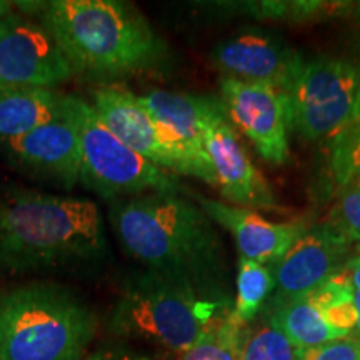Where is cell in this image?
Listing matches in <instances>:
<instances>
[{"mask_svg":"<svg viewBox=\"0 0 360 360\" xmlns=\"http://www.w3.org/2000/svg\"><path fill=\"white\" fill-rule=\"evenodd\" d=\"M109 219L124 250L147 270L225 295L222 238L199 204L180 193H143L110 202Z\"/></svg>","mask_w":360,"mask_h":360,"instance_id":"obj_1","label":"cell"},{"mask_svg":"<svg viewBox=\"0 0 360 360\" xmlns=\"http://www.w3.org/2000/svg\"><path fill=\"white\" fill-rule=\"evenodd\" d=\"M105 254V227L96 202L0 188V276L96 262Z\"/></svg>","mask_w":360,"mask_h":360,"instance_id":"obj_2","label":"cell"},{"mask_svg":"<svg viewBox=\"0 0 360 360\" xmlns=\"http://www.w3.org/2000/svg\"><path fill=\"white\" fill-rule=\"evenodd\" d=\"M42 24L74 74L117 79L154 69L164 60V40L134 6L119 0H53Z\"/></svg>","mask_w":360,"mask_h":360,"instance_id":"obj_3","label":"cell"},{"mask_svg":"<svg viewBox=\"0 0 360 360\" xmlns=\"http://www.w3.org/2000/svg\"><path fill=\"white\" fill-rule=\"evenodd\" d=\"M231 310L227 295L146 270L125 283L112 309L109 327L117 337L148 342L179 355Z\"/></svg>","mask_w":360,"mask_h":360,"instance_id":"obj_4","label":"cell"},{"mask_svg":"<svg viewBox=\"0 0 360 360\" xmlns=\"http://www.w3.org/2000/svg\"><path fill=\"white\" fill-rule=\"evenodd\" d=\"M96 314L56 283H27L0 295V360H84Z\"/></svg>","mask_w":360,"mask_h":360,"instance_id":"obj_5","label":"cell"},{"mask_svg":"<svg viewBox=\"0 0 360 360\" xmlns=\"http://www.w3.org/2000/svg\"><path fill=\"white\" fill-rule=\"evenodd\" d=\"M62 102L77 129L80 184L89 191L110 202L143 193H179L180 187L174 175L120 142L102 124L89 102L64 94Z\"/></svg>","mask_w":360,"mask_h":360,"instance_id":"obj_6","label":"cell"},{"mask_svg":"<svg viewBox=\"0 0 360 360\" xmlns=\"http://www.w3.org/2000/svg\"><path fill=\"white\" fill-rule=\"evenodd\" d=\"M359 69L334 57L304 58L285 90L292 129L307 141H334L352 122Z\"/></svg>","mask_w":360,"mask_h":360,"instance_id":"obj_7","label":"cell"},{"mask_svg":"<svg viewBox=\"0 0 360 360\" xmlns=\"http://www.w3.org/2000/svg\"><path fill=\"white\" fill-rule=\"evenodd\" d=\"M220 101L229 120L249 141L265 162L282 165L289 159L292 129L289 98L283 90L269 84L220 80Z\"/></svg>","mask_w":360,"mask_h":360,"instance_id":"obj_8","label":"cell"},{"mask_svg":"<svg viewBox=\"0 0 360 360\" xmlns=\"http://www.w3.org/2000/svg\"><path fill=\"white\" fill-rule=\"evenodd\" d=\"M74 70L42 22L8 13L0 20V84L56 90Z\"/></svg>","mask_w":360,"mask_h":360,"instance_id":"obj_9","label":"cell"},{"mask_svg":"<svg viewBox=\"0 0 360 360\" xmlns=\"http://www.w3.org/2000/svg\"><path fill=\"white\" fill-rule=\"evenodd\" d=\"M139 101L154 120L167 146L188 165L191 177L212 186V169L204 148L207 125L227 115L220 98L193 94L148 90Z\"/></svg>","mask_w":360,"mask_h":360,"instance_id":"obj_10","label":"cell"},{"mask_svg":"<svg viewBox=\"0 0 360 360\" xmlns=\"http://www.w3.org/2000/svg\"><path fill=\"white\" fill-rule=\"evenodd\" d=\"M350 245L352 242L330 222L309 227L274 265L276 290L267 310L305 297L327 282L347 264Z\"/></svg>","mask_w":360,"mask_h":360,"instance_id":"obj_11","label":"cell"},{"mask_svg":"<svg viewBox=\"0 0 360 360\" xmlns=\"http://www.w3.org/2000/svg\"><path fill=\"white\" fill-rule=\"evenodd\" d=\"M210 62L227 79L269 84L285 92L304 57L282 37L254 27L215 44Z\"/></svg>","mask_w":360,"mask_h":360,"instance_id":"obj_12","label":"cell"},{"mask_svg":"<svg viewBox=\"0 0 360 360\" xmlns=\"http://www.w3.org/2000/svg\"><path fill=\"white\" fill-rule=\"evenodd\" d=\"M0 154L13 169L62 188L80 182L79 134L64 110V102L58 119L7 142L0 147Z\"/></svg>","mask_w":360,"mask_h":360,"instance_id":"obj_13","label":"cell"},{"mask_svg":"<svg viewBox=\"0 0 360 360\" xmlns=\"http://www.w3.org/2000/svg\"><path fill=\"white\" fill-rule=\"evenodd\" d=\"M204 148L212 169V187L231 205L252 210L276 209L272 187L250 160L227 115L207 125Z\"/></svg>","mask_w":360,"mask_h":360,"instance_id":"obj_14","label":"cell"},{"mask_svg":"<svg viewBox=\"0 0 360 360\" xmlns=\"http://www.w3.org/2000/svg\"><path fill=\"white\" fill-rule=\"evenodd\" d=\"M90 105L102 124L143 159L167 172L191 175L188 165L167 146L139 96L119 85H103L92 92Z\"/></svg>","mask_w":360,"mask_h":360,"instance_id":"obj_15","label":"cell"},{"mask_svg":"<svg viewBox=\"0 0 360 360\" xmlns=\"http://www.w3.org/2000/svg\"><path fill=\"white\" fill-rule=\"evenodd\" d=\"M197 204L233 237L240 259L264 265H276L309 229V225L300 220L272 222L252 209L200 195L197 197Z\"/></svg>","mask_w":360,"mask_h":360,"instance_id":"obj_16","label":"cell"},{"mask_svg":"<svg viewBox=\"0 0 360 360\" xmlns=\"http://www.w3.org/2000/svg\"><path fill=\"white\" fill-rule=\"evenodd\" d=\"M62 115V94L0 84V147Z\"/></svg>","mask_w":360,"mask_h":360,"instance_id":"obj_17","label":"cell"},{"mask_svg":"<svg viewBox=\"0 0 360 360\" xmlns=\"http://www.w3.org/2000/svg\"><path fill=\"white\" fill-rule=\"evenodd\" d=\"M265 315L300 349L319 347L327 342L349 335L328 326L323 315L307 297H300L272 310H265Z\"/></svg>","mask_w":360,"mask_h":360,"instance_id":"obj_18","label":"cell"},{"mask_svg":"<svg viewBox=\"0 0 360 360\" xmlns=\"http://www.w3.org/2000/svg\"><path fill=\"white\" fill-rule=\"evenodd\" d=\"M236 289L237 295L231 315L242 326H249L262 310L269 295L276 290L274 265L238 259Z\"/></svg>","mask_w":360,"mask_h":360,"instance_id":"obj_19","label":"cell"},{"mask_svg":"<svg viewBox=\"0 0 360 360\" xmlns=\"http://www.w3.org/2000/svg\"><path fill=\"white\" fill-rule=\"evenodd\" d=\"M354 290L352 278L344 265L327 282H323L321 287H317L305 297L319 309L328 326L334 327L335 330L344 332V334H350V330L357 326Z\"/></svg>","mask_w":360,"mask_h":360,"instance_id":"obj_20","label":"cell"},{"mask_svg":"<svg viewBox=\"0 0 360 360\" xmlns=\"http://www.w3.org/2000/svg\"><path fill=\"white\" fill-rule=\"evenodd\" d=\"M245 327L238 323L231 314H227L210 327L191 349L179 354L177 360H240Z\"/></svg>","mask_w":360,"mask_h":360,"instance_id":"obj_21","label":"cell"},{"mask_svg":"<svg viewBox=\"0 0 360 360\" xmlns=\"http://www.w3.org/2000/svg\"><path fill=\"white\" fill-rule=\"evenodd\" d=\"M302 350L265 315L255 327H245L240 360H300Z\"/></svg>","mask_w":360,"mask_h":360,"instance_id":"obj_22","label":"cell"},{"mask_svg":"<svg viewBox=\"0 0 360 360\" xmlns=\"http://www.w3.org/2000/svg\"><path fill=\"white\" fill-rule=\"evenodd\" d=\"M330 143L332 177L342 188L360 179V125H350Z\"/></svg>","mask_w":360,"mask_h":360,"instance_id":"obj_23","label":"cell"},{"mask_svg":"<svg viewBox=\"0 0 360 360\" xmlns=\"http://www.w3.org/2000/svg\"><path fill=\"white\" fill-rule=\"evenodd\" d=\"M327 222L335 225L350 242H359L360 245V179L340 188L339 200Z\"/></svg>","mask_w":360,"mask_h":360,"instance_id":"obj_24","label":"cell"},{"mask_svg":"<svg viewBox=\"0 0 360 360\" xmlns=\"http://www.w3.org/2000/svg\"><path fill=\"white\" fill-rule=\"evenodd\" d=\"M300 360H360V339L347 335L319 347L304 349Z\"/></svg>","mask_w":360,"mask_h":360,"instance_id":"obj_25","label":"cell"},{"mask_svg":"<svg viewBox=\"0 0 360 360\" xmlns=\"http://www.w3.org/2000/svg\"><path fill=\"white\" fill-rule=\"evenodd\" d=\"M84 360H157L152 355L141 350H135L132 347L122 344H112V345H102L92 354H89Z\"/></svg>","mask_w":360,"mask_h":360,"instance_id":"obj_26","label":"cell"},{"mask_svg":"<svg viewBox=\"0 0 360 360\" xmlns=\"http://www.w3.org/2000/svg\"><path fill=\"white\" fill-rule=\"evenodd\" d=\"M345 269L349 270V276L352 278L355 289H360V255L357 257H350L345 264Z\"/></svg>","mask_w":360,"mask_h":360,"instance_id":"obj_27","label":"cell"},{"mask_svg":"<svg viewBox=\"0 0 360 360\" xmlns=\"http://www.w3.org/2000/svg\"><path fill=\"white\" fill-rule=\"evenodd\" d=\"M350 125H360V69H359V90H357V101H355V109L352 115V122ZM349 125V127H350Z\"/></svg>","mask_w":360,"mask_h":360,"instance_id":"obj_28","label":"cell"},{"mask_svg":"<svg viewBox=\"0 0 360 360\" xmlns=\"http://www.w3.org/2000/svg\"><path fill=\"white\" fill-rule=\"evenodd\" d=\"M354 302H355V310H357V326H355V328H357V332L360 335V289L354 290Z\"/></svg>","mask_w":360,"mask_h":360,"instance_id":"obj_29","label":"cell"},{"mask_svg":"<svg viewBox=\"0 0 360 360\" xmlns=\"http://www.w3.org/2000/svg\"><path fill=\"white\" fill-rule=\"evenodd\" d=\"M354 11L360 13V4H354Z\"/></svg>","mask_w":360,"mask_h":360,"instance_id":"obj_30","label":"cell"},{"mask_svg":"<svg viewBox=\"0 0 360 360\" xmlns=\"http://www.w3.org/2000/svg\"><path fill=\"white\" fill-rule=\"evenodd\" d=\"M4 6H6V4H0V12L6 11V7H4Z\"/></svg>","mask_w":360,"mask_h":360,"instance_id":"obj_31","label":"cell"},{"mask_svg":"<svg viewBox=\"0 0 360 360\" xmlns=\"http://www.w3.org/2000/svg\"><path fill=\"white\" fill-rule=\"evenodd\" d=\"M357 250H359V255H360V245H359V247H357Z\"/></svg>","mask_w":360,"mask_h":360,"instance_id":"obj_32","label":"cell"}]
</instances>
